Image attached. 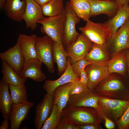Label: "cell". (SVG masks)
Masks as SVG:
<instances>
[{
	"label": "cell",
	"instance_id": "e0dca14e",
	"mask_svg": "<svg viewBox=\"0 0 129 129\" xmlns=\"http://www.w3.org/2000/svg\"><path fill=\"white\" fill-rule=\"evenodd\" d=\"M42 64L37 58L25 60L20 75L36 82L43 81L46 77L42 71Z\"/></svg>",
	"mask_w": 129,
	"mask_h": 129
},
{
	"label": "cell",
	"instance_id": "9a60e30c",
	"mask_svg": "<svg viewBox=\"0 0 129 129\" xmlns=\"http://www.w3.org/2000/svg\"><path fill=\"white\" fill-rule=\"evenodd\" d=\"M67 59V68L60 77L55 80H46L43 86L47 93L51 96H53L55 90L58 86L69 83H74L80 80V78L76 76L72 70L70 57H68Z\"/></svg>",
	"mask_w": 129,
	"mask_h": 129
},
{
	"label": "cell",
	"instance_id": "74e56055",
	"mask_svg": "<svg viewBox=\"0 0 129 129\" xmlns=\"http://www.w3.org/2000/svg\"><path fill=\"white\" fill-rule=\"evenodd\" d=\"M80 129H102L99 124H88L79 126Z\"/></svg>",
	"mask_w": 129,
	"mask_h": 129
},
{
	"label": "cell",
	"instance_id": "1f68e13d",
	"mask_svg": "<svg viewBox=\"0 0 129 129\" xmlns=\"http://www.w3.org/2000/svg\"><path fill=\"white\" fill-rule=\"evenodd\" d=\"M91 64L84 59L78 60L71 65L73 72L77 77L80 78V74L82 69Z\"/></svg>",
	"mask_w": 129,
	"mask_h": 129
},
{
	"label": "cell",
	"instance_id": "ffe728a7",
	"mask_svg": "<svg viewBox=\"0 0 129 129\" xmlns=\"http://www.w3.org/2000/svg\"><path fill=\"white\" fill-rule=\"evenodd\" d=\"M26 0H7L4 6L5 12L12 20L20 22L25 10Z\"/></svg>",
	"mask_w": 129,
	"mask_h": 129
},
{
	"label": "cell",
	"instance_id": "ee69618b",
	"mask_svg": "<svg viewBox=\"0 0 129 129\" xmlns=\"http://www.w3.org/2000/svg\"><path fill=\"white\" fill-rule=\"evenodd\" d=\"M127 49H129V40H128V41Z\"/></svg>",
	"mask_w": 129,
	"mask_h": 129
},
{
	"label": "cell",
	"instance_id": "ba28073f",
	"mask_svg": "<svg viewBox=\"0 0 129 129\" xmlns=\"http://www.w3.org/2000/svg\"><path fill=\"white\" fill-rule=\"evenodd\" d=\"M93 42L81 33L76 40L66 48L71 64L85 58L90 50Z\"/></svg>",
	"mask_w": 129,
	"mask_h": 129
},
{
	"label": "cell",
	"instance_id": "8992f818",
	"mask_svg": "<svg viewBox=\"0 0 129 129\" xmlns=\"http://www.w3.org/2000/svg\"><path fill=\"white\" fill-rule=\"evenodd\" d=\"M66 19L62 38V43L66 48L74 42L79 34L76 29V25L79 23L80 18L76 14L67 1L64 6Z\"/></svg>",
	"mask_w": 129,
	"mask_h": 129
},
{
	"label": "cell",
	"instance_id": "7402d4cb",
	"mask_svg": "<svg viewBox=\"0 0 129 129\" xmlns=\"http://www.w3.org/2000/svg\"><path fill=\"white\" fill-rule=\"evenodd\" d=\"M37 37L35 34L28 35L19 34L17 39L20 42L25 60L37 58L36 48Z\"/></svg>",
	"mask_w": 129,
	"mask_h": 129
},
{
	"label": "cell",
	"instance_id": "3957f363",
	"mask_svg": "<svg viewBox=\"0 0 129 129\" xmlns=\"http://www.w3.org/2000/svg\"><path fill=\"white\" fill-rule=\"evenodd\" d=\"M86 25L79 27L81 33L93 43L108 47L112 31L109 26L104 23H95L89 20Z\"/></svg>",
	"mask_w": 129,
	"mask_h": 129
},
{
	"label": "cell",
	"instance_id": "30bf717a",
	"mask_svg": "<svg viewBox=\"0 0 129 129\" xmlns=\"http://www.w3.org/2000/svg\"><path fill=\"white\" fill-rule=\"evenodd\" d=\"M0 58L1 60L5 61L20 75L25 59L18 40L13 46L5 52L0 53Z\"/></svg>",
	"mask_w": 129,
	"mask_h": 129
},
{
	"label": "cell",
	"instance_id": "f6af8a7d",
	"mask_svg": "<svg viewBox=\"0 0 129 129\" xmlns=\"http://www.w3.org/2000/svg\"></svg>",
	"mask_w": 129,
	"mask_h": 129
},
{
	"label": "cell",
	"instance_id": "d6986e66",
	"mask_svg": "<svg viewBox=\"0 0 129 129\" xmlns=\"http://www.w3.org/2000/svg\"><path fill=\"white\" fill-rule=\"evenodd\" d=\"M108 47L93 43L90 50L85 59L91 64L101 66L107 65L110 59Z\"/></svg>",
	"mask_w": 129,
	"mask_h": 129
},
{
	"label": "cell",
	"instance_id": "7a4b0ae2",
	"mask_svg": "<svg viewBox=\"0 0 129 129\" xmlns=\"http://www.w3.org/2000/svg\"><path fill=\"white\" fill-rule=\"evenodd\" d=\"M94 91L99 96L106 98L129 100V91L120 77L113 73L102 80Z\"/></svg>",
	"mask_w": 129,
	"mask_h": 129
},
{
	"label": "cell",
	"instance_id": "7bdbcfd3",
	"mask_svg": "<svg viewBox=\"0 0 129 129\" xmlns=\"http://www.w3.org/2000/svg\"><path fill=\"white\" fill-rule=\"evenodd\" d=\"M127 60V65L128 66L129 72V51L126 52Z\"/></svg>",
	"mask_w": 129,
	"mask_h": 129
},
{
	"label": "cell",
	"instance_id": "484cf974",
	"mask_svg": "<svg viewBox=\"0 0 129 129\" xmlns=\"http://www.w3.org/2000/svg\"><path fill=\"white\" fill-rule=\"evenodd\" d=\"M72 83H69L60 86L54 91V104L57 105L61 113L63 109L66 107L70 96V91Z\"/></svg>",
	"mask_w": 129,
	"mask_h": 129
},
{
	"label": "cell",
	"instance_id": "d590c367",
	"mask_svg": "<svg viewBox=\"0 0 129 129\" xmlns=\"http://www.w3.org/2000/svg\"><path fill=\"white\" fill-rule=\"evenodd\" d=\"M85 68H83L81 71L80 75L79 81L83 85L87 87L88 80L85 70Z\"/></svg>",
	"mask_w": 129,
	"mask_h": 129
},
{
	"label": "cell",
	"instance_id": "9c48e42d",
	"mask_svg": "<svg viewBox=\"0 0 129 129\" xmlns=\"http://www.w3.org/2000/svg\"><path fill=\"white\" fill-rule=\"evenodd\" d=\"M99 96L94 90L88 88L82 92L70 96L66 107L83 106L92 108L96 109L104 119L97 103Z\"/></svg>",
	"mask_w": 129,
	"mask_h": 129
},
{
	"label": "cell",
	"instance_id": "83f0119b",
	"mask_svg": "<svg viewBox=\"0 0 129 129\" xmlns=\"http://www.w3.org/2000/svg\"><path fill=\"white\" fill-rule=\"evenodd\" d=\"M69 4L75 12L84 21L89 20L90 6L89 0H70Z\"/></svg>",
	"mask_w": 129,
	"mask_h": 129
},
{
	"label": "cell",
	"instance_id": "cb8c5ba5",
	"mask_svg": "<svg viewBox=\"0 0 129 129\" xmlns=\"http://www.w3.org/2000/svg\"><path fill=\"white\" fill-rule=\"evenodd\" d=\"M53 51L54 59L57 64L58 75L61 76L67 66L68 54L64 50L62 43L54 41Z\"/></svg>",
	"mask_w": 129,
	"mask_h": 129
},
{
	"label": "cell",
	"instance_id": "2e32d148",
	"mask_svg": "<svg viewBox=\"0 0 129 129\" xmlns=\"http://www.w3.org/2000/svg\"><path fill=\"white\" fill-rule=\"evenodd\" d=\"M129 37V18L118 30L112 35L110 40L108 47L113 51V56L120 51L127 49Z\"/></svg>",
	"mask_w": 129,
	"mask_h": 129
},
{
	"label": "cell",
	"instance_id": "277c9868",
	"mask_svg": "<svg viewBox=\"0 0 129 129\" xmlns=\"http://www.w3.org/2000/svg\"><path fill=\"white\" fill-rule=\"evenodd\" d=\"M66 19L64 9L62 12L58 15L45 17L38 21L37 23L42 25L41 32L48 37L54 41L62 43L64 26Z\"/></svg>",
	"mask_w": 129,
	"mask_h": 129
},
{
	"label": "cell",
	"instance_id": "f546056e",
	"mask_svg": "<svg viewBox=\"0 0 129 129\" xmlns=\"http://www.w3.org/2000/svg\"><path fill=\"white\" fill-rule=\"evenodd\" d=\"M41 7L44 16H56L60 14L64 9L63 0H51Z\"/></svg>",
	"mask_w": 129,
	"mask_h": 129
},
{
	"label": "cell",
	"instance_id": "44dd1931",
	"mask_svg": "<svg viewBox=\"0 0 129 129\" xmlns=\"http://www.w3.org/2000/svg\"><path fill=\"white\" fill-rule=\"evenodd\" d=\"M9 86L2 78L0 81V110L4 118H9L14 104L9 92Z\"/></svg>",
	"mask_w": 129,
	"mask_h": 129
},
{
	"label": "cell",
	"instance_id": "603a6c76",
	"mask_svg": "<svg viewBox=\"0 0 129 129\" xmlns=\"http://www.w3.org/2000/svg\"><path fill=\"white\" fill-rule=\"evenodd\" d=\"M124 50L115 54L108 62L107 66L110 74L115 73L122 76L125 74L127 63L126 53Z\"/></svg>",
	"mask_w": 129,
	"mask_h": 129
},
{
	"label": "cell",
	"instance_id": "4dcf8cb0",
	"mask_svg": "<svg viewBox=\"0 0 129 129\" xmlns=\"http://www.w3.org/2000/svg\"><path fill=\"white\" fill-rule=\"evenodd\" d=\"M57 106L54 104L51 113L43 124L42 129H57L62 117Z\"/></svg>",
	"mask_w": 129,
	"mask_h": 129
},
{
	"label": "cell",
	"instance_id": "4fadbf2b",
	"mask_svg": "<svg viewBox=\"0 0 129 129\" xmlns=\"http://www.w3.org/2000/svg\"><path fill=\"white\" fill-rule=\"evenodd\" d=\"M25 10L22 16L27 28L35 30L37 27V22L44 17L41 7L34 0H26Z\"/></svg>",
	"mask_w": 129,
	"mask_h": 129
},
{
	"label": "cell",
	"instance_id": "60d3db41",
	"mask_svg": "<svg viewBox=\"0 0 129 129\" xmlns=\"http://www.w3.org/2000/svg\"><path fill=\"white\" fill-rule=\"evenodd\" d=\"M119 5V7L128 3V0H114Z\"/></svg>",
	"mask_w": 129,
	"mask_h": 129
},
{
	"label": "cell",
	"instance_id": "5b68a950",
	"mask_svg": "<svg viewBox=\"0 0 129 129\" xmlns=\"http://www.w3.org/2000/svg\"><path fill=\"white\" fill-rule=\"evenodd\" d=\"M97 104L103 117H107L116 123L128 108L129 100L99 96Z\"/></svg>",
	"mask_w": 129,
	"mask_h": 129
},
{
	"label": "cell",
	"instance_id": "b9f144b4",
	"mask_svg": "<svg viewBox=\"0 0 129 129\" xmlns=\"http://www.w3.org/2000/svg\"><path fill=\"white\" fill-rule=\"evenodd\" d=\"M7 0H0V8L4 7V5Z\"/></svg>",
	"mask_w": 129,
	"mask_h": 129
},
{
	"label": "cell",
	"instance_id": "ab89813d",
	"mask_svg": "<svg viewBox=\"0 0 129 129\" xmlns=\"http://www.w3.org/2000/svg\"><path fill=\"white\" fill-rule=\"evenodd\" d=\"M41 6H43L49 2L51 0H34Z\"/></svg>",
	"mask_w": 129,
	"mask_h": 129
},
{
	"label": "cell",
	"instance_id": "6da1fadb",
	"mask_svg": "<svg viewBox=\"0 0 129 129\" xmlns=\"http://www.w3.org/2000/svg\"><path fill=\"white\" fill-rule=\"evenodd\" d=\"M62 117L78 126L88 124H99L103 118L95 109L91 107L77 106L64 108Z\"/></svg>",
	"mask_w": 129,
	"mask_h": 129
},
{
	"label": "cell",
	"instance_id": "52a82bcc",
	"mask_svg": "<svg viewBox=\"0 0 129 129\" xmlns=\"http://www.w3.org/2000/svg\"><path fill=\"white\" fill-rule=\"evenodd\" d=\"M54 41L45 35L37 37L36 48L37 58L46 65L48 72L51 73L55 70L53 55Z\"/></svg>",
	"mask_w": 129,
	"mask_h": 129
},
{
	"label": "cell",
	"instance_id": "5bb4252c",
	"mask_svg": "<svg viewBox=\"0 0 129 129\" xmlns=\"http://www.w3.org/2000/svg\"><path fill=\"white\" fill-rule=\"evenodd\" d=\"M90 6V18L101 14L107 15L110 19L116 14L119 8L114 0H89Z\"/></svg>",
	"mask_w": 129,
	"mask_h": 129
},
{
	"label": "cell",
	"instance_id": "836d02e7",
	"mask_svg": "<svg viewBox=\"0 0 129 129\" xmlns=\"http://www.w3.org/2000/svg\"><path fill=\"white\" fill-rule=\"evenodd\" d=\"M87 88L81 84L79 80H78L72 83L70 90V96L80 93L85 91Z\"/></svg>",
	"mask_w": 129,
	"mask_h": 129
},
{
	"label": "cell",
	"instance_id": "7c38bea8",
	"mask_svg": "<svg viewBox=\"0 0 129 129\" xmlns=\"http://www.w3.org/2000/svg\"><path fill=\"white\" fill-rule=\"evenodd\" d=\"M34 105L33 102L28 101L13 104L9 118L11 129H20L22 122L28 118V114Z\"/></svg>",
	"mask_w": 129,
	"mask_h": 129
},
{
	"label": "cell",
	"instance_id": "d4e9b609",
	"mask_svg": "<svg viewBox=\"0 0 129 129\" xmlns=\"http://www.w3.org/2000/svg\"><path fill=\"white\" fill-rule=\"evenodd\" d=\"M129 5L128 3L119 7L115 15L104 23L107 24L111 30L112 35L125 23L129 19Z\"/></svg>",
	"mask_w": 129,
	"mask_h": 129
},
{
	"label": "cell",
	"instance_id": "bcb514c9",
	"mask_svg": "<svg viewBox=\"0 0 129 129\" xmlns=\"http://www.w3.org/2000/svg\"><path fill=\"white\" fill-rule=\"evenodd\" d=\"M129 1V0H128Z\"/></svg>",
	"mask_w": 129,
	"mask_h": 129
},
{
	"label": "cell",
	"instance_id": "8d00e7d4",
	"mask_svg": "<svg viewBox=\"0 0 129 129\" xmlns=\"http://www.w3.org/2000/svg\"><path fill=\"white\" fill-rule=\"evenodd\" d=\"M105 120V125L106 128L108 129H113L115 128V124L111 120L106 116H104Z\"/></svg>",
	"mask_w": 129,
	"mask_h": 129
},
{
	"label": "cell",
	"instance_id": "d6a6232c",
	"mask_svg": "<svg viewBox=\"0 0 129 129\" xmlns=\"http://www.w3.org/2000/svg\"><path fill=\"white\" fill-rule=\"evenodd\" d=\"M119 129H129V105L123 115L116 122Z\"/></svg>",
	"mask_w": 129,
	"mask_h": 129
},
{
	"label": "cell",
	"instance_id": "7dc6e473",
	"mask_svg": "<svg viewBox=\"0 0 129 129\" xmlns=\"http://www.w3.org/2000/svg\"></svg>",
	"mask_w": 129,
	"mask_h": 129
},
{
	"label": "cell",
	"instance_id": "e575fe53",
	"mask_svg": "<svg viewBox=\"0 0 129 129\" xmlns=\"http://www.w3.org/2000/svg\"><path fill=\"white\" fill-rule=\"evenodd\" d=\"M57 129H80L79 126L72 124L61 117Z\"/></svg>",
	"mask_w": 129,
	"mask_h": 129
},
{
	"label": "cell",
	"instance_id": "8fae6325",
	"mask_svg": "<svg viewBox=\"0 0 129 129\" xmlns=\"http://www.w3.org/2000/svg\"><path fill=\"white\" fill-rule=\"evenodd\" d=\"M53 105V96L47 93L35 108L34 123L36 129H42L51 113Z\"/></svg>",
	"mask_w": 129,
	"mask_h": 129
},
{
	"label": "cell",
	"instance_id": "ac0fdd59",
	"mask_svg": "<svg viewBox=\"0 0 129 129\" xmlns=\"http://www.w3.org/2000/svg\"><path fill=\"white\" fill-rule=\"evenodd\" d=\"M85 70L88 80L87 87L92 90L110 74L107 65L98 66L91 64L86 67Z\"/></svg>",
	"mask_w": 129,
	"mask_h": 129
},
{
	"label": "cell",
	"instance_id": "4316f807",
	"mask_svg": "<svg viewBox=\"0 0 129 129\" xmlns=\"http://www.w3.org/2000/svg\"><path fill=\"white\" fill-rule=\"evenodd\" d=\"M2 60V78L9 85L14 86L25 83L27 78L21 77L5 61Z\"/></svg>",
	"mask_w": 129,
	"mask_h": 129
},
{
	"label": "cell",
	"instance_id": "f1b7e54d",
	"mask_svg": "<svg viewBox=\"0 0 129 129\" xmlns=\"http://www.w3.org/2000/svg\"><path fill=\"white\" fill-rule=\"evenodd\" d=\"M9 86L11 95L14 104H17L28 101L25 83L17 86L9 85Z\"/></svg>",
	"mask_w": 129,
	"mask_h": 129
},
{
	"label": "cell",
	"instance_id": "f35d334b",
	"mask_svg": "<svg viewBox=\"0 0 129 129\" xmlns=\"http://www.w3.org/2000/svg\"><path fill=\"white\" fill-rule=\"evenodd\" d=\"M8 118H4L0 126V129H8L9 127V122Z\"/></svg>",
	"mask_w": 129,
	"mask_h": 129
}]
</instances>
